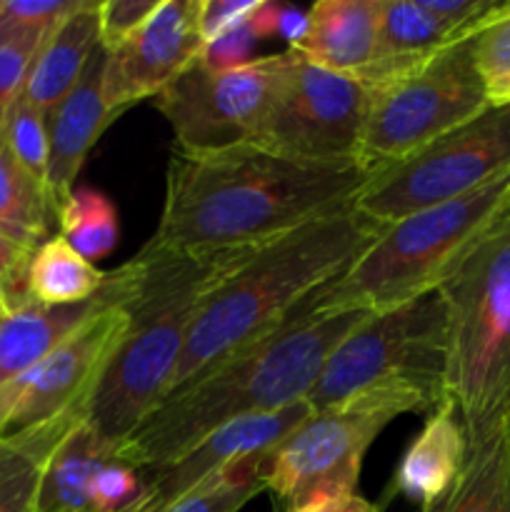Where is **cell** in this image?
Listing matches in <instances>:
<instances>
[{
    "mask_svg": "<svg viewBox=\"0 0 510 512\" xmlns=\"http://www.w3.org/2000/svg\"><path fill=\"white\" fill-rule=\"evenodd\" d=\"M45 38L48 33H0V113L23 90Z\"/></svg>",
    "mask_w": 510,
    "mask_h": 512,
    "instance_id": "34",
    "label": "cell"
},
{
    "mask_svg": "<svg viewBox=\"0 0 510 512\" xmlns=\"http://www.w3.org/2000/svg\"><path fill=\"white\" fill-rule=\"evenodd\" d=\"M508 443H510V410H508Z\"/></svg>",
    "mask_w": 510,
    "mask_h": 512,
    "instance_id": "41",
    "label": "cell"
},
{
    "mask_svg": "<svg viewBox=\"0 0 510 512\" xmlns=\"http://www.w3.org/2000/svg\"><path fill=\"white\" fill-rule=\"evenodd\" d=\"M420 512H510L508 418L470 435L460 478L438 503Z\"/></svg>",
    "mask_w": 510,
    "mask_h": 512,
    "instance_id": "22",
    "label": "cell"
},
{
    "mask_svg": "<svg viewBox=\"0 0 510 512\" xmlns=\"http://www.w3.org/2000/svg\"><path fill=\"white\" fill-rule=\"evenodd\" d=\"M268 465L270 455L228 465L160 512H240L255 495L268 490Z\"/></svg>",
    "mask_w": 510,
    "mask_h": 512,
    "instance_id": "28",
    "label": "cell"
},
{
    "mask_svg": "<svg viewBox=\"0 0 510 512\" xmlns=\"http://www.w3.org/2000/svg\"><path fill=\"white\" fill-rule=\"evenodd\" d=\"M383 0H320L305 15L293 53L318 68L360 75L375 63Z\"/></svg>",
    "mask_w": 510,
    "mask_h": 512,
    "instance_id": "18",
    "label": "cell"
},
{
    "mask_svg": "<svg viewBox=\"0 0 510 512\" xmlns=\"http://www.w3.org/2000/svg\"><path fill=\"white\" fill-rule=\"evenodd\" d=\"M475 33L480 30L460 28L435 15L433 10L425 8L423 0H383L378 53H375V63L365 73L428 58Z\"/></svg>",
    "mask_w": 510,
    "mask_h": 512,
    "instance_id": "23",
    "label": "cell"
},
{
    "mask_svg": "<svg viewBox=\"0 0 510 512\" xmlns=\"http://www.w3.org/2000/svg\"><path fill=\"white\" fill-rule=\"evenodd\" d=\"M368 103L363 78L318 68L285 50L273 98L250 145L295 163H360Z\"/></svg>",
    "mask_w": 510,
    "mask_h": 512,
    "instance_id": "10",
    "label": "cell"
},
{
    "mask_svg": "<svg viewBox=\"0 0 510 512\" xmlns=\"http://www.w3.org/2000/svg\"><path fill=\"white\" fill-rule=\"evenodd\" d=\"M203 0H160L155 13L118 48L108 50L103 95L118 118L130 105L155 98L203 55Z\"/></svg>",
    "mask_w": 510,
    "mask_h": 512,
    "instance_id": "14",
    "label": "cell"
},
{
    "mask_svg": "<svg viewBox=\"0 0 510 512\" xmlns=\"http://www.w3.org/2000/svg\"><path fill=\"white\" fill-rule=\"evenodd\" d=\"M313 413V405L308 400H300V403L275 410V413L235 420V423L208 435L203 443L195 445L190 453H185L175 463L143 470L145 500L138 512L165 510L180 495H185L228 465L240 463L245 458H258V455H273L278 445Z\"/></svg>",
    "mask_w": 510,
    "mask_h": 512,
    "instance_id": "15",
    "label": "cell"
},
{
    "mask_svg": "<svg viewBox=\"0 0 510 512\" xmlns=\"http://www.w3.org/2000/svg\"><path fill=\"white\" fill-rule=\"evenodd\" d=\"M85 418H60L48 425L0 440V512H30L40 470L60 440Z\"/></svg>",
    "mask_w": 510,
    "mask_h": 512,
    "instance_id": "24",
    "label": "cell"
},
{
    "mask_svg": "<svg viewBox=\"0 0 510 512\" xmlns=\"http://www.w3.org/2000/svg\"><path fill=\"white\" fill-rule=\"evenodd\" d=\"M475 35L428 58L358 75L370 90L360 165L383 173L490 108Z\"/></svg>",
    "mask_w": 510,
    "mask_h": 512,
    "instance_id": "8",
    "label": "cell"
},
{
    "mask_svg": "<svg viewBox=\"0 0 510 512\" xmlns=\"http://www.w3.org/2000/svg\"><path fill=\"white\" fill-rule=\"evenodd\" d=\"M108 50L98 43L75 88L48 113V195L55 213L75 190L85 158L115 115L105 108L103 80Z\"/></svg>",
    "mask_w": 510,
    "mask_h": 512,
    "instance_id": "16",
    "label": "cell"
},
{
    "mask_svg": "<svg viewBox=\"0 0 510 512\" xmlns=\"http://www.w3.org/2000/svg\"><path fill=\"white\" fill-rule=\"evenodd\" d=\"M103 270L85 260L60 233L35 248L28 295L40 305H75L95 298L105 283Z\"/></svg>",
    "mask_w": 510,
    "mask_h": 512,
    "instance_id": "25",
    "label": "cell"
},
{
    "mask_svg": "<svg viewBox=\"0 0 510 512\" xmlns=\"http://www.w3.org/2000/svg\"><path fill=\"white\" fill-rule=\"evenodd\" d=\"M98 43V3L88 0L43 40L20 90L23 98L48 115L75 88Z\"/></svg>",
    "mask_w": 510,
    "mask_h": 512,
    "instance_id": "20",
    "label": "cell"
},
{
    "mask_svg": "<svg viewBox=\"0 0 510 512\" xmlns=\"http://www.w3.org/2000/svg\"><path fill=\"white\" fill-rule=\"evenodd\" d=\"M465 455H468V438H465L463 420L458 408L445 400L438 410L430 413L423 430L415 435L410 448L400 458L385 498L398 495L410 503H418L420 510L430 508L460 478Z\"/></svg>",
    "mask_w": 510,
    "mask_h": 512,
    "instance_id": "19",
    "label": "cell"
},
{
    "mask_svg": "<svg viewBox=\"0 0 510 512\" xmlns=\"http://www.w3.org/2000/svg\"><path fill=\"white\" fill-rule=\"evenodd\" d=\"M385 228L353 205L245 253L200 308L170 393L280 328L340 278Z\"/></svg>",
    "mask_w": 510,
    "mask_h": 512,
    "instance_id": "3",
    "label": "cell"
},
{
    "mask_svg": "<svg viewBox=\"0 0 510 512\" xmlns=\"http://www.w3.org/2000/svg\"><path fill=\"white\" fill-rule=\"evenodd\" d=\"M135 280L133 258L105 275V283L95 298L75 305L28 303L10 313L0 323V385L18 378L25 370L53 353L70 333L80 328L90 315L103 310L130 290Z\"/></svg>",
    "mask_w": 510,
    "mask_h": 512,
    "instance_id": "17",
    "label": "cell"
},
{
    "mask_svg": "<svg viewBox=\"0 0 510 512\" xmlns=\"http://www.w3.org/2000/svg\"><path fill=\"white\" fill-rule=\"evenodd\" d=\"M115 460H120V445L108 443L88 423H80L45 460L30 512H93L95 478Z\"/></svg>",
    "mask_w": 510,
    "mask_h": 512,
    "instance_id": "21",
    "label": "cell"
},
{
    "mask_svg": "<svg viewBox=\"0 0 510 512\" xmlns=\"http://www.w3.org/2000/svg\"><path fill=\"white\" fill-rule=\"evenodd\" d=\"M283 58L285 53L263 55L228 70L195 60L160 90L153 100L173 130L175 153H218L250 145L273 98Z\"/></svg>",
    "mask_w": 510,
    "mask_h": 512,
    "instance_id": "13",
    "label": "cell"
},
{
    "mask_svg": "<svg viewBox=\"0 0 510 512\" xmlns=\"http://www.w3.org/2000/svg\"><path fill=\"white\" fill-rule=\"evenodd\" d=\"M3 133L15 160L48 190V115L40 113L23 98V93H18L3 110Z\"/></svg>",
    "mask_w": 510,
    "mask_h": 512,
    "instance_id": "29",
    "label": "cell"
},
{
    "mask_svg": "<svg viewBox=\"0 0 510 512\" xmlns=\"http://www.w3.org/2000/svg\"><path fill=\"white\" fill-rule=\"evenodd\" d=\"M445 400L438 383H375L315 410L270 455L268 490L283 512L355 495L365 453L390 420L433 413Z\"/></svg>",
    "mask_w": 510,
    "mask_h": 512,
    "instance_id": "7",
    "label": "cell"
},
{
    "mask_svg": "<svg viewBox=\"0 0 510 512\" xmlns=\"http://www.w3.org/2000/svg\"><path fill=\"white\" fill-rule=\"evenodd\" d=\"M158 5L160 0H108V3H98L100 45L105 50L118 48L155 13Z\"/></svg>",
    "mask_w": 510,
    "mask_h": 512,
    "instance_id": "35",
    "label": "cell"
},
{
    "mask_svg": "<svg viewBox=\"0 0 510 512\" xmlns=\"http://www.w3.org/2000/svg\"><path fill=\"white\" fill-rule=\"evenodd\" d=\"M475 65L488 88L490 105H498L510 88V0L503 10L475 35Z\"/></svg>",
    "mask_w": 510,
    "mask_h": 512,
    "instance_id": "30",
    "label": "cell"
},
{
    "mask_svg": "<svg viewBox=\"0 0 510 512\" xmlns=\"http://www.w3.org/2000/svg\"><path fill=\"white\" fill-rule=\"evenodd\" d=\"M378 170L310 165L255 145L170 155L150 248L185 255L248 253L313 220L353 208Z\"/></svg>",
    "mask_w": 510,
    "mask_h": 512,
    "instance_id": "1",
    "label": "cell"
},
{
    "mask_svg": "<svg viewBox=\"0 0 510 512\" xmlns=\"http://www.w3.org/2000/svg\"><path fill=\"white\" fill-rule=\"evenodd\" d=\"M33 255L35 245L0 225V303L8 310V315L33 303L28 295V273Z\"/></svg>",
    "mask_w": 510,
    "mask_h": 512,
    "instance_id": "32",
    "label": "cell"
},
{
    "mask_svg": "<svg viewBox=\"0 0 510 512\" xmlns=\"http://www.w3.org/2000/svg\"><path fill=\"white\" fill-rule=\"evenodd\" d=\"M248 20H245L243 25H238L235 30H230V33H225L223 38L205 45L203 55H200V63L208 65V68L213 70H228L245 63H253V50L260 40L255 38V33L250 30Z\"/></svg>",
    "mask_w": 510,
    "mask_h": 512,
    "instance_id": "36",
    "label": "cell"
},
{
    "mask_svg": "<svg viewBox=\"0 0 510 512\" xmlns=\"http://www.w3.org/2000/svg\"><path fill=\"white\" fill-rule=\"evenodd\" d=\"M243 255L168 253L148 243L133 255L138 280L128 298V328L88 403L85 423L95 435L123 445L163 403L200 308Z\"/></svg>",
    "mask_w": 510,
    "mask_h": 512,
    "instance_id": "4",
    "label": "cell"
},
{
    "mask_svg": "<svg viewBox=\"0 0 510 512\" xmlns=\"http://www.w3.org/2000/svg\"><path fill=\"white\" fill-rule=\"evenodd\" d=\"M445 365L448 308L438 288L365 315L328 355L308 403L328 408L375 383L445 385Z\"/></svg>",
    "mask_w": 510,
    "mask_h": 512,
    "instance_id": "9",
    "label": "cell"
},
{
    "mask_svg": "<svg viewBox=\"0 0 510 512\" xmlns=\"http://www.w3.org/2000/svg\"><path fill=\"white\" fill-rule=\"evenodd\" d=\"M510 215V173L433 208L395 220L325 285L318 313H378L438 290L460 260Z\"/></svg>",
    "mask_w": 510,
    "mask_h": 512,
    "instance_id": "5",
    "label": "cell"
},
{
    "mask_svg": "<svg viewBox=\"0 0 510 512\" xmlns=\"http://www.w3.org/2000/svg\"><path fill=\"white\" fill-rule=\"evenodd\" d=\"M505 103H510V88L505 90V93H503V98H500V103H498V105H505Z\"/></svg>",
    "mask_w": 510,
    "mask_h": 512,
    "instance_id": "39",
    "label": "cell"
},
{
    "mask_svg": "<svg viewBox=\"0 0 510 512\" xmlns=\"http://www.w3.org/2000/svg\"><path fill=\"white\" fill-rule=\"evenodd\" d=\"M258 5L260 0H203V10H200L203 43H213L243 25L258 10Z\"/></svg>",
    "mask_w": 510,
    "mask_h": 512,
    "instance_id": "37",
    "label": "cell"
},
{
    "mask_svg": "<svg viewBox=\"0 0 510 512\" xmlns=\"http://www.w3.org/2000/svg\"><path fill=\"white\" fill-rule=\"evenodd\" d=\"M88 0H5L0 33H50Z\"/></svg>",
    "mask_w": 510,
    "mask_h": 512,
    "instance_id": "33",
    "label": "cell"
},
{
    "mask_svg": "<svg viewBox=\"0 0 510 512\" xmlns=\"http://www.w3.org/2000/svg\"><path fill=\"white\" fill-rule=\"evenodd\" d=\"M5 318H8V310H5V308H3V303H0V323H3Z\"/></svg>",
    "mask_w": 510,
    "mask_h": 512,
    "instance_id": "40",
    "label": "cell"
},
{
    "mask_svg": "<svg viewBox=\"0 0 510 512\" xmlns=\"http://www.w3.org/2000/svg\"><path fill=\"white\" fill-rule=\"evenodd\" d=\"M320 293L258 343L173 390L120 445V460L138 470L160 468L235 420L308 400L328 355L370 315L318 313Z\"/></svg>",
    "mask_w": 510,
    "mask_h": 512,
    "instance_id": "2",
    "label": "cell"
},
{
    "mask_svg": "<svg viewBox=\"0 0 510 512\" xmlns=\"http://www.w3.org/2000/svg\"><path fill=\"white\" fill-rule=\"evenodd\" d=\"M93 512H138L145 500V475L133 465L115 460L105 465L93 483Z\"/></svg>",
    "mask_w": 510,
    "mask_h": 512,
    "instance_id": "31",
    "label": "cell"
},
{
    "mask_svg": "<svg viewBox=\"0 0 510 512\" xmlns=\"http://www.w3.org/2000/svg\"><path fill=\"white\" fill-rule=\"evenodd\" d=\"M135 280L128 293L90 315L53 353L0 385V440L60 418H88L90 395L128 328V298Z\"/></svg>",
    "mask_w": 510,
    "mask_h": 512,
    "instance_id": "12",
    "label": "cell"
},
{
    "mask_svg": "<svg viewBox=\"0 0 510 512\" xmlns=\"http://www.w3.org/2000/svg\"><path fill=\"white\" fill-rule=\"evenodd\" d=\"M58 233L85 260H103L115 250L120 238V220L113 200L98 188L75 185L58 213Z\"/></svg>",
    "mask_w": 510,
    "mask_h": 512,
    "instance_id": "27",
    "label": "cell"
},
{
    "mask_svg": "<svg viewBox=\"0 0 510 512\" xmlns=\"http://www.w3.org/2000/svg\"><path fill=\"white\" fill-rule=\"evenodd\" d=\"M505 173H510V103L490 105L478 118L375 175L355 208L378 223L393 225Z\"/></svg>",
    "mask_w": 510,
    "mask_h": 512,
    "instance_id": "11",
    "label": "cell"
},
{
    "mask_svg": "<svg viewBox=\"0 0 510 512\" xmlns=\"http://www.w3.org/2000/svg\"><path fill=\"white\" fill-rule=\"evenodd\" d=\"M440 293L448 308L445 390L470 438L510 410V215L460 260Z\"/></svg>",
    "mask_w": 510,
    "mask_h": 512,
    "instance_id": "6",
    "label": "cell"
},
{
    "mask_svg": "<svg viewBox=\"0 0 510 512\" xmlns=\"http://www.w3.org/2000/svg\"><path fill=\"white\" fill-rule=\"evenodd\" d=\"M293 512H383L378 505H373L370 500L360 498V495H345V498H333L323 500V503L308 505V508H300Z\"/></svg>",
    "mask_w": 510,
    "mask_h": 512,
    "instance_id": "38",
    "label": "cell"
},
{
    "mask_svg": "<svg viewBox=\"0 0 510 512\" xmlns=\"http://www.w3.org/2000/svg\"><path fill=\"white\" fill-rule=\"evenodd\" d=\"M0 225L38 248L58 233V213L50 195L23 165L15 160L3 133L0 113Z\"/></svg>",
    "mask_w": 510,
    "mask_h": 512,
    "instance_id": "26",
    "label": "cell"
}]
</instances>
